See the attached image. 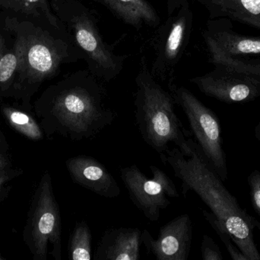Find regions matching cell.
Instances as JSON below:
<instances>
[{
    "label": "cell",
    "mask_w": 260,
    "mask_h": 260,
    "mask_svg": "<svg viewBox=\"0 0 260 260\" xmlns=\"http://www.w3.org/2000/svg\"><path fill=\"white\" fill-rule=\"evenodd\" d=\"M27 1L31 2V3H35V2H38V0H27Z\"/></svg>",
    "instance_id": "f1b7e54d"
},
{
    "label": "cell",
    "mask_w": 260,
    "mask_h": 260,
    "mask_svg": "<svg viewBox=\"0 0 260 260\" xmlns=\"http://www.w3.org/2000/svg\"><path fill=\"white\" fill-rule=\"evenodd\" d=\"M9 151V143H8L7 140H6V136L4 135L1 128H0V152L8 154Z\"/></svg>",
    "instance_id": "484cf974"
},
{
    "label": "cell",
    "mask_w": 260,
    "mask_h": 260,
    "mask_svg": "<svg viewBox=\"0 0 260 260\" xmlns=\"http://www.w3.org/2000/svg\"><path fill=\"white\" fill-rule=\"evenodd\" d=\"M164 164L174 171L181 181L182 193L186 198L189 192H195L209 208L211 213L225 227L235 244L249 260H260L254 238L260 222L243 209L237 198L228 190L203 155L195 140L192 141L190 155L186 157L178 148H171L160 156Z\"/></svg>",
    "instance_id": "7a4b0ae2"
},
{
    "label": "cell",
    "mask_w": 260,
    "mask_h": 260,
    "mask_svg": "<svg viewBox=\"0 0 260 260\" xmlns=\"http://www.w3.org/2000/svg\"><path fill=\"white\" fill-rule=\"evenodd\" d=\"M168 88L176 104L186 114L192 135L203 155L221 180L226 181L229 170L218 116L186 87L172 81L168 84Z\"/></svg>",
    "instance_id": "8992f818"
},
{
    "label": "cell",
    "mask_w": 260,
    "mask_h": 260,
    "mask_svg": "<svg viewBox=\"0 0 260 260\" xmlns=\"http://www.w3.org/2000/svg\"><path fill=\"white\" fill-rule=\"evenodd\" d=\"M135 82V119L144 141L160 157L171 145L186 157L190 155L192 133L177 116L171 92L152 76L144 57Z\"/></svg>",
    "instance_id": "3957f363"
},
{
    "label": "cell",
    "mask_w": 260,
    "mask_h": 260,
    "mask_svg": "<svg viewBox=\"0 0 260 260\" xmlns=\"http://www.w3.org/2000/svg\"><path fill=\"white\" fill-rule=\"evenodd\" d=\"M148 178L136 165L120 169V177L135 206L151 221H157L160 212L171 205V198L180 197L171 177L157 166H150Z\"/></svg>",
    "instance_id": "ba28073f"
},
{
    "label": "cell",
    "mask_w": 260,
    "mask_h": 260,
    "mask_svg": "<svg viewBox=\"0 0 260 260\" xmlns=\"http://www.w3.org/2000/svg\"><path fill=\"white\" fill-rule=\"evenodd\" d=\"M201 254L203 260H223L222 253L218 244L207 235L203 237Z\"/></svg>",
    "instance_id": "44dd1931"
},
{
    "label": "cell",
    "mask_w": 260,
    "mask_h": 260,
    "mask_svg": "<svg viewBox=\"0 0 260 260\" xmlns=\"http://www.w3.org/2000/svg\"><path fill=\"white\" fill-rule=\"evenodd\" d=\"M102 5L116 18L137 31L144 27L155 28L160 16L148 0H87Z\"/></svg>",
    "instance_id": "5bb4252c"
},
{
    "label": "cell",
    "mask_w": 260,
    "mask_h": 260,
    "mask_svg": "<svg viewBox=\"0 0 260 260\" xmlns=\"http://www.w3.org/2000/svg\"><path fill=\"white\" fill-rule=\"evenodd\" d=\"M250 198L255 212L260 215V170L254 169L248 176Z\"/></svg>",
    "instance_id": "7402d4cb"
},
{
    "label": "cell",
    "mask_w": 260,
    "mask_h": 260,
    "mask_svg": "<svg viewBox=\"0 0 260 260\" xmlns=\"http://www.w3.org/2000/svg\"><path fill=\"white\" fill-rule=\"evenodd\" d=\"M254 136L256 140L260 143V121L258 122L257 125L255 127Z\"/></svg>",
    "instance_id": "4316f807"
},
{
    "label": "cell",
    "mask_w": 260,
    "mask_h": 260,
    "mask_svg": "<svg viewBox=\"0 0 260 260\" xmlns=\"http://www.w3.org/2000/svg\"><path fill=\"white\" fill-rule=\"evenodd\" d=\"M190 1L182 5L155 27L151 40L152 61L150 72L159 82L168 84L189 45L193 27Z\"/></svg>",
    "instance_id": "52a82bcc"
},
{
    "label": "cell",
    "mask_w": 260,
    "mask_h": 260,
    "mask_svg": "<svg viewBox=\"0 0 260 260\" xmlns=\"http://www.w3.org/2000/svg\"><path fill=\"white\" fill-rule=\"evenodd\" d=\"M210 62L216 68L260 77V58L241 57L221 51L215 44L205 41Z\"/></svg>",
    "instance_id": "2e32d148"
},
{
    "label": "cell",
    "mask_w": 260,
    "mask_h": 260,
    "mask_svg": "<svg viewBox=\"0 0 260 260\" xmlns=\"http://www.w3.org/2000/svg\"><path fill=\"white\" fill-rule=\"evenodd\" d=\"M203 214L205 219L212 226V228L219 236L220 239L221 240L223 244L225 246L232 259L235 260H249L247 256L240 250L238 246L235 244L233 240L229 235V232H227L225 227L221 224V222H219L211 212L203 211Z\"/></svg>",
    "instance_id": "d6986e66"
},
{
    "label": "cell",
    "mask_w": 260,
    "mask_h": 260,
    "mask_svg": "<svg viewBox=\"0 0 260 260\" xmlns=\"http://www.w3.org/2000/svg\"><path fill=\"white\" fill-rule=\"evenodd\" d=\"M189 1L190 0H165L167 15H172L182 5Z\"/></svg>",
    "instance_id": "d4e9b609"
},
{
    "label": "cell",
    "mask_w": 260,
    "mask_h": 260,
    "mask_svg": "<svg viewBox=\"0 0 260 260\" xmlns=\"http://www.w3.org/2000/svg\"><path fill=\"white\" fill-rule=\"evenodd\" d=\"M66 167L73 183L107 198L120 195L117 180L108 168L97 159L86 155L75 156L66 161Z\"/></svg>",
    "instance_id": "8fae6325"
},
{
    "label": "cell",
    "mask_w": 260,
    "mask_h": 260,
    "mask_svg": "<svg viewBox=\"0 0 260 260\" xmlns=\"http://www.w3.org/2000/svg\"><path fill=\"white\" fill-rule=\"evenodd\" d=\"M17 59L13 54H6L0 60V82H6L16 68Z\"/></svg>",
    "instance_id": "603a6c76"
},
{
    "label": "cell",
    "mask_w": 260,
    "mask_h": 260,
    "mask_svg": "<svg viewBox=\"0 0 260 260\" xmlns=\"http://www.w3.org/2000/svg\"><path fill=\"white\" fill-rule=\"evenodd\" d=\"M4 259H5L4 256H3V255H2L1 253H0V260H4Z\"/></svg>",
    "instance_id": "83f0119b"
},
{
    "label": "cell",
    "mask_w": 260,
    "mask_h": 260,
    "mask_svg": "<svg viewBox=\"0 0 260 260\" xmlns=\"http://www.w3.org/2000/svg\"><path fill=\"white\" fill-rule=\"evenodd\" d=\"M142 230L117 227L105 230L96 249L94 260H139Z\"/></svg>",
    "instance_id": "4fadbf2b"
},
{
    "label": "cell",
    "mask_w": 260,
    "mask_h": 260,
    "mask_svg": "<svg viewBox=\"0 0 260 260\" xmlns=\"http://www.w3.org/2000/svg\"><path fill=\"white\" fill-rule=\"evenodd\" d=\"M15 168L9 154L0 152V172H6Z\"/></svg>",
    "instance_id": "cb8c5ba5"
},
{
    "label": "cell",
    "mask_w": 260,
    "mask_h": 260,
    "mask_svg": "<svg viewBox=\"0 0 260 260\" xmlns=\"http://www.w3.org/2000/svg\"><path fill=\"white\" fill-rule=\"evenodd\" d=\"M23 241L34 260H62V219L51 174H43L32 197Z\"/></svg>",
    "instance_id": "5b68a950"
},
{
    "label": "cell",
    "mask_w": 260,
    "mask_h": 260,
    "mask_svg": "<svg viewBox=\"0 0 260 260\" xmlns=\"http://www.w3.org/2000/svg\"><path fill=\"white\" fill-rule=\"evenodd\" d=\"M2 113L8 125L23 137L33 141H40L44 138L45 134L39 122L27 111L4 106Z\"/></svg>",
    "instance_id": "e0dca14e"
},
{
    "label": "cell",
    "mask_w": 260,
    "mask_h": 260,
    "mask_svg": "<svg viewBox=\"0 0 260 260\" xmlns=\"http://www.w3.org/2000/svg\"><path fill=\"white\" fill-rule=\"evenodd\" d=\"M23 170L18 168H14L6 172H0V205L7 198L12 189V183L22 175Z\"/></svg>",
    "instance_id": "ffe728a7"
},
{
    "label": "cell",
    "mask_w": 260,
    "mask_h": 260,
    "mask_svg": "<svg viewBox=\"0 0 260 260\" xmlns=\"http://www.w3.org/2000/svg\"><path fill=\"white\" fill-rule=\"evenodd\" d=\"M203 94L226 104H244L260 97V77L215 67L190 79Z\"/></svg>",
    "instance_id": "9c48e42d"
},
{
    "label": "cell",
    "mask_w": 260,
    "mask_h": 260,
    "mask_svg": "<svg viewBox=\"0 0 260 260\" xmlns=\"http://www.w3.org/2000/svg\"><path fill=\"white\" fill-rule=\"evenodd\" d=\"M192 240V221L188 214L176 217L162 226L157 238L145 229L142 234V242L147 253L157 260H187Z\"/></svg>",
    "instance_id": "30bf717a"
},
{
    "label": "cell",
    "mask_w": 260,
    "mask_h": 260,
    "mask_svg": "<svg viewBox=\"0 0 260 260\" xmlns=\"http://www.w3.org/2000/svg\"><path fill=\"white\" fill-rule=\"evenodd\" d=\"M58 9L67 32L83 54L87 70L105 82L116 79L129 56L116 53L104 39L94 11L83 0H59Z\"/></svg>",
    "instance_id": "277c9868"
},
{
    "label": "cell",
    "mask_w": 260,
    "mask_h": 260,
    "mask_svg": "<svg viewBox=\"0 0 260 260\" xmlns=\"http://www.w3.org/2000/svg\"><path fill=\"white\" fill-rule=\"evenodd\" d=\"M209 18H228L260 31V0H197Z\"/></svg>",
    "instance_id": "9a60e30c"
},
{
    "label": "cell",
    "mask_w": 260,
    "mask_h": 260,
    "mask_svg": "<svg viewBox=\"0 0 260 260\" xmlns=\"http://www.w3.org/2000/svg\"><path fill=\"white\" fill-rule=\"evenodd\" d=\"M203 40L215 44L221 51L235 56L260 55V36L241 35L233 30L228 18H209L203 32Z\"/></svg>",
    "instance_id": "7c38bea8"
},
{
    "label": "cell",
    "mask_w": 260,
    "mask_h": 260,
    "mask_svg": "<svg viewBox=\"0 0 260 260\" xmlns=\"http://www.w3.org/2000/svg\"><path fill=\"white\" fill-rule=\"evenodd\" d=\"M105 83L84 69L49 90L35 104L45 135L82 141L94 138L112 125L117 113Z\"/></svg>",
    "instance_id": "6da1fadb"
},
{
    "label": "cell",
    "mask_w": 260,
    "mask_h": 260,
    "mask_svg": "<svg viewBox=\"0 0 260 260\" xmlns=\"http://www.w3.org/2000/svg\"><path fill=\"white\" fill-rule=\"evenodd\" d=\"M91 229L85 221L76 223L68 245L69 259L73 260H90L92 259Z\"/></svg>",
    "instance_id": "ac0fdd59"
}]
</instances>
